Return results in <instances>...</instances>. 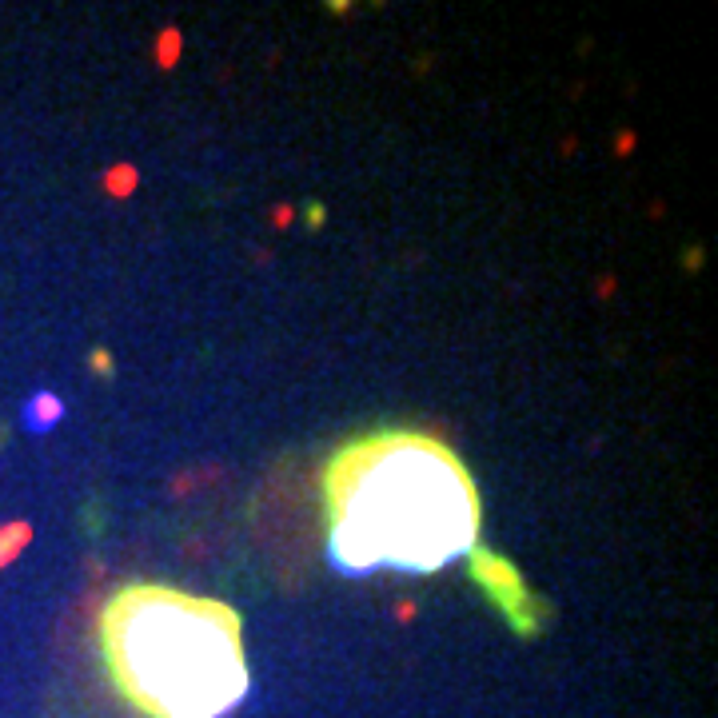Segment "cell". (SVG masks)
<instances>
[{
  "mask_svg": "<svg viewBox=\"0 0 718 718\" xmlns=\"http://www.w3.org/2000/svg\"><path fill=\"white\" fill-rule=\"evenodd\" d=\"M332 559L344 571H439L479 543V487L459 455L423 431L348 443L324 475Z\"/></svg>",
  "mask_w": 718,
  "mask_h": 718,
  "instance_id": "1",
  "label": "cell"
},
{
  "mask_svg": "<svg viewBox=\"0 0 718 718\" xmlns=\"http://www.w3.org/2000/svg\"><path fill=\"white\" fill-rule=\"evenodd\" d=\"M100 651L120 699L144 718H224L248 695L240 615L220 599L120 587L100 611Z\"/></svg>",
  "mask_w": 718,
  "mask_h": 718,
  "instance_id": "2",
  "label": "cell"
},
{
  "mask_svg": "<svg viewBox=\"0 0 718 718\" xmlns=\"http://www.w3.org/2000/svg\"><path fill=\"white\" fill-rule=\"evenodd\" d=\"M471 571H475V583L487 591V599L499 603V611H503L519 631H531V623L539 619V607H535V599L527 595L519 571H515L507 559H499V555H491V551H479V547L471 551Z\"/></svg>",
  "mask_w": 718,
  "mask_h": 718,
  "instance_id": "3",
  "label": "cell"
},
{
  "mask_svg": "<svg viewBox=\"0 0 718 718\" xmlns=\"http://www.w3.org/2000/svg\"><path fill=\"white\" fill-rule=\"evenodd\" d=\"M60 415V407L52 403V395H40V399H32V407H28V419H32V427H44V423H52Z\"/></svg>",
  "mask_w": 718,
  "mask_h": 718,
  "instance_id": "4",
  "label": "cell"
},
{
  "mask_svg": "<svg viewBox=\"0 0 718 718\" xmlns=\"http://www.w3.org/2000/svg\"><path fill=\"white\" fill-rule=\"evenodd\" d=\"M24 539V531L16 527V531H8V535H0V563H8V555H12V547Z\"/></svg>",
  "mask_w": 718,
  "mask_h": 718,
  "instance_id": "5",
  "label": "cell"
}]
</instances>
